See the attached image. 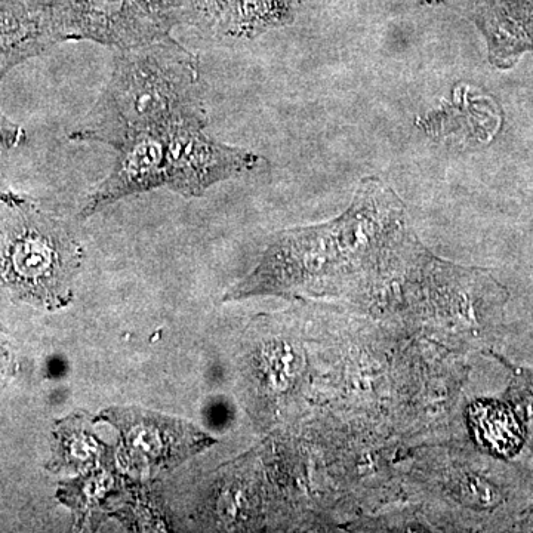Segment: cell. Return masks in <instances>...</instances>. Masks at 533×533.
Wrapping results in <instances>:
<instances>
[{
  "label": "cell",
  "instance_id": "cell-1",
  "mask_svg": "<svg viewBox=\"0 0 533 533\" xmlns=\"http://www.w3.org/2000/svg\"><path fill=\"white\" fill-rule=\"evenodd\" d=\"M197 55L171 35L119 49L103 94L70 138L116 149L143 132L209 125Z\"/></svg>",
  "mask_w": 533,
  "mask_h": 533
},
{
  "label": "cell",
  "instance_id": "cell-2",
  "mask_svg": "<svg viewBox=\"0 0 533 533\" xmlns=\"http://www.w3.org/2000/svg\"><path fill=\"white\" fill-rule=\"evenodd\" d=\"M82 255V246L63 224L30 217L15 224L6 239L3 273L21 294L57 307L72 300Z\"/></svg>",
  "mask_w": 533,
  "mask_h": 533
},
{
  "label": "cell",
  "instance_id": "cell-3",
  "mask_svg": "<svg viewBox=\"0 0 533 533\" xmlns=\"http://www.w3.org/2000/svg\"><path fill=\"white\" fill-rule=\"evenodd\" d=\"M97 419L115 428L120 461L137 476L168 473L215 443L184 419L146 409L115 406L104 409Z\"/></svg>",
  "mask_w": 533,
  "mask_h": 533
},
{
  "label": "cell",
  "instance_id": "cell-4",
  "mask_svg": "<svg viewBox=\"0 0 533 533\" xmlns=\"http://www.w3.org/2000/svg\"><path fill=\"white\" fill-rule=\"evenodd\" d=\"M203 126H177L165 132L166 189L200 197L209 187L254 171L261 157L227 146L205 134Z\"/></svg>",
  "mask_w": 533,
  "mask_h": 533
},
{
  "label": "cell",
  "instance_id": "cell-5",
  "mask_svg": "<svg viewBox=\"0 0 533 533\" xmlns=\"http://www.w3.org/2000/svg\"><path fill=\"white\" fill-rule=\"evenodd\" d=\"M64 40H89L119 49L171 35L138 0H54Z\"/></svg>",
  "mask_w": 533,
  "mask_h": 533
},
{
  "label": "cell",
  "instance_id": "cell-6",
  "mask_svg": "<svg viewBox=\"0 0 533 533\" xmlns=\"http://www.w3.org/2000/svg\"><path fill=\"white\" fill-rule=\"evenodd\" d=\"M115 150L112 172L86 197L80 217H91L125 197L166 187L165 132L134 135Z\"/></svg>",
  "mask_w": 533,
  "mask_h": 533
},
{
  "label": "cell",
  "instance_id": "cell-7",
  "mask_svg": "<svg viewBox=\"0 0 533 533\" xmlns=\"http://www.w3.org/2000/svg\"><path fill=\"white\" fill-rule=\"evenodd\" d=\"M300 0H187L183 23L221 38L254 39L291 24Z\"/></svg>",
  "mask_w": 533,
  "mask_h": 533
},
{
  "label": "cell",
  "instance_id": "cell-8",
  "mask_svg": "<svg viewBox=\"0 0 533 533\" xmlns=\"http://www.w3.org/2000/svg\"><path fill=\"white\" fill-rule=\"evenodd\" d=\"M474 20L488 38L496 64L533 48V0H477Z\"/></svg>",
  "mask_w": 533,
  "mask_h": 533
},
{
  "label": "cell",
  "instance_id": "cell-9",
  "mask_svg": "<svg viewBox=\"0 0 533 533\" xmlns=\"http://www.w3.org/2000/svg\"><path fill=\"white\" fill-rule=\"evenodd\" d=\"M94 421L85 412L61 419L54 431L55 471H83L94 468L106 457L107 446L95 434Z\"/></svg>",
  "mask_w": 533,
  "mask_h": 533
},
{
  "label": "cell",
  "instance_id": "cell-10",
  "mask_svg": "<svg viewBox=\"0 0 533 533\" xmlns=\"http://www.w3.org/2000/svg\"><path fill=\"white\" fill-rule=\"evenodd\" d=\"M471 422L480 439L496 452L510 454L520 443L513 415L499 403L480 402L471 408Z\"/></svg>",
  "mask_w": 533,
  "mask_h": 533
}]
</instances>
